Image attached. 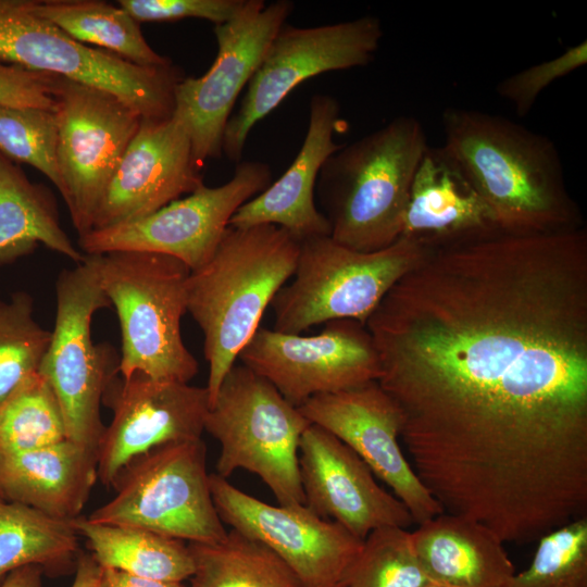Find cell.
Segmentation results:
<instances>
[{
	"label": "cell",
	"mask_w": 587,
	"mask_h": 587,
	"mask_svg": "<svg viewBox=\"0 0 587 587\" xmlns=\"http://www.w3.org/2000/svg\"><path fill=\"white\" fill-rule=\"evenodd\" d=\"M304 417L351 448L392 489L414 523L444 512L400 447V411L377 380L311 397L299 407Z\"/></svg>",
	"instance_id": "ac0fdd59"
},
{
	"label": "cell",
	"mask_w": 587,
	"mask_h": 587,
	"mask_svg": "<svg viewBox=\"0 0 587 587\" xmlns=\"http://www.w3.org/2000/svg\"><path fill=\"white\" fill-rule=\"evenodd\" d=\"M423 587H445V586L437 585V584H433V583H428V584L424 585Z\"/></svg>",
	"instance_id": "60d3db41"
},
{
	"label": "cell",
	"mask_w": 587,
	"mask_h": 587,
	"mask_svg": "<svg viewBox=\"0 0 587 587\" xmlns=\"http://www.w3.org/2000/svg\"><path fill=\"white\" fill-rule=\"evenodd\" d=\"M100 565L90 553L79 552L74 570L71 587H98Z\"/></svg>",
	"instance_id": "f35d334b"
},
{
	"label": "cell",
	"mask_w": 587,
	"mask_h": 587,
	"mask_svg": "<svg viewBox=\"0 0 587 587\" xmlns=\"http://www.w3.org/2000/svg\"><path fill=\"white\" fill-rule=\"evenodd\" d=\"M201 170L182 116L142 118L100 200L92 229L141 218L193 192L204 185Z\"/></svg>",
	"instance_id": "d6986e66"
},
{
	"label": "cell",
	"mask_w": 587,
	"mask_h": 587,
	"mask_svg": "<svg viewBox=\"0 0 587 587\" xmlns=\"http://www.w3.org/2000/svg\"><path fill=\"white\" fill-rule=\"evenodd\" d=\"M102 403L113 417L97 448V471L101 483L112 487L135 458L165 444L201 438L210 398L207 387L135 372L115 376Z\"/></svg>",
	"instance_id": "e0dca14e"
},
{
	"label": "cell",
	"mask_w": 587,
	"mask_h": 587,
	"mask_svg": "<svg viewBox=\"0 0 587 587\" xmlns=\"http://www.w3.org/2000/svg\"><path fill=\"white\" fill-rule=\"evenodd\" d=\"M34 299L25 291L0 301V402L27 376L38 371L51 330L34 316Z\"/></svg>",
	"instance_id": "4dcf8cb0"
},
{
	"label": "cell",
	"mask_w": 587,
	"mask_h": 587,
	"mask_svg": "<svg viewBox=\"0 0 587 587\" xmlns=\"http://www.w3.org/2000/svg\"><path fill=\"white\" fill-rule=\"evenodd\" d=\"M0 58L28 70L114 95L142 118H166L175 108L180 68L141 66L79 42L40 17L33 0H0Z\"/></svg>",
	"instance_id": "ba28073f"
},
{
	"label": "cell",
	"mask_w": 587,
	"mask_h": 587,
	"mask_svg": "<svg viewBox=\"0 0 587 587\" xmlns=\"http://www.w3.org/2000/svg\"><path fill=\"white\" fill-rule=\"evenodd\" d=\"M507 587H587V515L542 536L529 566Z\"/></svg>",
	"instance_id": "d6a6232c"
},
{
	"label": "cell",
	"mask_w": 587,
	"mask_h": 587,
	"mask_svg": "<svg viewBox=\"0 0 587 587\" xmlns=\"http://www.w3.org/2000/svg\"><path fill=\"white\" fill-rule=\"evenodd\" d=\"M384 36L373 15L315 27L285 23L273 38L224 132L222 154L241 161L247 138L298 85L332 71L366 66Z\"/></svg>",
	"instance_id": "8fae6325"
},
{
	"label": "cell",
	"mask_w": 587,
	"mask_h": 587,
	"mask_svg": "<svg viewBox=\"0 0 587 587\" xmlns=\"http://www.w3.org/2000/svg\"><path fill=\"white\" fill-rule=\"evenodd\" d=\"M210 489L222 522L271 548L302 587L348 586L363 540L345 527L305 504H268L216 473Z\"/></svg>",
	"instance_id": "2e32d148"
},
{
	"label": "cell",
	"mask_w": 587,
	"mask_h": 587,
	"mask_svg": "<svg viewBox=\"0 0 587 587\" xmlns=\"http://www.w3.org/2000/svg\"><path fill=\"white\" fill-rule=\"evenodd\" d=\"M341 123L338 100L326 93L314 95L305 137L295 160L276 182L235 212L229 226L271 224L300 242L330 236L329 222L315 204L314 190L324 162L342 146L334 141Z\"/></svg>",
	"instance_id": "44dd1931"
},
{
	"label": "cell",
	"mask_w": 587,
	"mask_h": 587,
	"mask_svg": "<svg viewBox=\"0 0 587 587\" xmlns=\"http://www.w3.org/2000/svg\"><path fill=\"white\" fill-rule=\"evenodd\" d=\"M428 147L420 120L400 115L335 151L315 186L330 237L359 251L380 250L399 239L411 184Z\"/></svg>",
	"instance_id": "277c9868"
},
{
	"label": "cell",
	"mask_w": 587,
	"mask_h": 587,
	"mask_svg": "<svg viewBox=\"0 0 587 587\" xmlns=\"http://www.w3.org/2000/svg\"><path fill=\"white\" fill-rule=\"evenodd\" d=\"M34 11L75 40L110 51L141 66L171 62L155 52L138 23L122 7L99 0L33 1Z\"/></svg>",
	"instance_id": "4316f807"
},
{
	"label": "cell",
	"mask_w": 587,
	"mask_h": 587,
	"mask_svg": "<svg viewBox=\"0 0 587 587\" xmlns=\"http://www.w3.org/2000/svg\"><path fill=\"white\" fill-rule=\"evenodd\" d=\"M97 451L70 439L0 453V497L51 517L79 516L98 479Z\"/></svg>",
	"instance_id": "603a6c76"
},
{
	"label": "cell",
	"mask_w": 587,
	"mask_h": 587,
	"mask_svg": "<svg viewBox=\"0 0 587 587\" xmlns=\"http://www.w3.org/2000/svg\"><path fill=\"white\" fill-rule=\"evenodd\" d=\"M51 76L60 193L83 236L92 229L100 200L142 116L112 93Z\"/></svg>",
	"instance_id": "7c38bea8"
},
{
	"label": "cell",
	"mask_w": 587,
	"mask_h": 587,
	"mask_svg": "<svg viewBox=\"0 0 587 587\" xmlns=\"http://www.w3.org/2000/svg\"><path fill=\"white\" fill-rule=\"evenodd\" d=\"M115 496L87 519L148 529L188 542H216L227 530L214 505L202 438L170 442L125 465Z\"/></svg>",
	"instance_id": "30bf717a"
},
{
	"label": "cell",
	"mask_w": 587,
	"mask_h": 587,
	"mask_svg": "<svg viewBox=\"0 0 587 587\" xmlns=\"http://www.w3.org/2000/svg\"><path fill=\"white\" fill-rule=\"evenodd\" d=\"M271 180L268 164L240 161L225 184L202 185L147 216L92 229L78 237V248L88 255L115 251L164 254L196 270L212 257L235 212L266 189Z\"/></svg>",
	"instance_id": "4fadbf2b"
},
{
	"label": "cell",
	"mask_w": 587,
	"mask_h": 587,
	"mask_svg": "<svg viewBox=\"0 0 587 587\" xmlns=\"http://www.w3.org/2000/svg\"><path fill=\"white\" fill-rule=\"evenodd\" d=\"M0 153L41 172L61 190L54 111L0 107Z\"/></svg>",
	"instance_id": "836d02e7"
},
{
	"label": "cell",
	"mask_w": 587,
	"mask_h": 587,
	"mask_svg": "<svg viewBox=\"0 0 587 587\" xmlns=\"http://www.w3.org/2000/svg\"><path fill=\"white\" fill-rule=\"evenodd\" d=\"M42 243L76 264L85 261L61 226L57 200L0 153V264L12 263Z\"/></svg>",
	"instance_id": "d4e9b609"
},
{
	"label": "cell",
	"mask_w": 587,
	"mask_h": 587,
	"mask_svg": "<svg viewBox=\"0 0 587 587\" xmlns=\"http://www.w3.org/2000/svg\"><path fill=\"white\" fill-rule=\"evenodd\" d=\"M71 523L86 539L90 554L102 567L172 583H183L193 575V560L184 540L139 527L97 523L82 516Z\"/></svg>",
	"instance_id": "484cf974"
},
{
	"label": "cell",
	"mask_w": 587,
	"mask_h": 587,
	"mask_svg": "<svg viewBox=\"0 0 587 587\" xmlns=\"http://www.w3.org/2000/svg\"><path fill=\"white\" fill-rule=\"evenodd\" d=\"M494 215L441 147H428L415 171L401 237L434 249L498 233Z\"/></svg>",
	"instance_id": "7402d4cb"
},
{
	"label": "cell",
	"mask_w": 587,
	"mask_h": 587,
	"mask_svg": "<svg viewBox=\"0 0 587 587\" xmlns=\"http://www.w3.org/2000/svg\"><path fill=\"white\" fill-rule=\"evenodd\" d=\"M98 587H186L183 583L139 577L120 570L100 566Z\"/></svg>",
	"instance_id": "74e56055"
},
{
	"label": "cell",
	"mask_w": 587,
	"mask_h": 587,
	"mask_svg": "<svg viewBox=\"0 0 587 587\" xmlns=\"http://www.w3.org/2000/svg\"><path fill=\"white\" fill-rule=\"evenodd\" d=\"M299 474L304 504L357 538L383 526L409 528L404 504L385 490L367 464L345 442L310 424L299 442Z\"/></svg>",
	"instance_id": "ffe728a7"
},
{
	"label": "cell",
	"mask_w": 587,
	"mask_h": 587,
	"mask_svg": "<svg viewBox=\"0 0 587 587\" xmlns=\"http://www.w3.org/2000/svg\"><path fill=\"white\" fill-rule=\"evenodd\" d=\"M238 359L297 408L316 395L351 389L380 375L369 330L349 319L329 321L312 336L259 327Z\"/></svg>",
	"instance_id": "9a60e30c"
},
{
	"label": "cell",
	"mask_w": 587,
	"mask_h": 587,
	"mask_svg": "<svg viewBox=\"0 0 587 587\" xmlns=\"http://www.w3.org/2000/svg\"><path fill=\"white\" fill-rule=\"evenodd\" d=\"M429 583L445 587H507L515 569L504 542L487 526L442 512L411 532Z\"/></svg>",
	"instance_id": "cb8c5ba5"
},
{
	"label": "cell",
	"mask_w": 587,
	"mask_h": 587,
	"mask_svg": "<svg viewBox=\"0 0 587 587\" xmlns=\"http://www.w3.org/2000/svg\"><path fill=\"white\" fill-rule=\"evenodd\" d=\"M0 107L54 111L52 76L0 58Z\"/></svg>",
	"instance_id": "8d00e7d4"
},
{
	"label": "cell",
	"mask_w": 587,
	"mask_h": 587,
	"mask_svg": "<svg viewBox=\"0 0 587 587\" xmlns=\"http://www.w3.org/2000/svg\"><path fill=\"white\" fill-rule=\"evenodd\" d=\"M2 502H4V501H3L2 498L0 497V503H2Z\"/></svg>",
	"instance_id": "b9f144b4"
},
{
	"label": "cell",
	"mask_w": 587,
	"mask_h": 587,
	"mask_svg": "<svg viewBox=\"0 0 587 587\" xmlns=\"http://www.w3.org/2000/svg\"><path fill=\"white\" fill-rule=\"evenodd\" d=\"M441 147L489 207L505 234H539L576 225L557 145L505 116L450 107Z\"/></svg>",
	"instance_id": "7a4b0ae2"
},
{
	"label": "cell",
	"mask_w": 587,
	"mask_h": 587,
	"mask_svg": "<svg viewBox=\"0 0 587 587\" xmlns=\"http://www.w3.org/2000/svg\"><path fill=\"white\" fill-rule=\"evenodd\" d=\"M365 327L411 427L587 430V234L433 249Z\"/></svg>",
	"instance_id": "6da1fadb"
},
{
	"label": "cell",
	"mask_w": 587,
	"mask_h": 587,
	"mask_svg": "<svg viewBox=\"0 0 587 587\" xmlns=\"http://www.w3.org/2000/svg\"><path fill=\"white\" fill-rule=\"evenodd\" d=\"M66 439L62 411L51 386L35 372L0 402V453H18Z\"/></svg>",
	"instance_id": "f546056e"
},
{
	"label": "cell",
	"mask_w": 587,
	"mask_h": 587,
	"mask_svg": "<svg viewBox=\"0 0 587 587\" xmlns=\"http://www.w3.org/2000/svg\"><path fill=\"white\" fill-rule=\"evenodd\" d=\"M117 3L138 23L196 17L220 25L234 18L246 0H120Z\"/></svg>",
	"instance_id": "d590c367"
},
{
	"label": "cell",
	"mask_w": 587,
	"mask_h": 587,
	"mask_svg": "<svg viewBox=\"0 0 587 587\" xmlns=\"http://www.w3.org/2000/svg\"><path fill=\"white\" fill-rule=\"evenodd\" d=\"M428 583L411 532L383 526L364 538L347 587H423Z\"/></svg>",
	"instance_id": "1f68e13d"
},
{
	"label": "cell",
	"mask_w": 587,
	"mask_h": 587,
	"mask_svg": "<svg viewBox=\"0 0 587 587\" xmlns=\"http://www.w3.org/2000/svg\"><path fill=\"white\" fill-rule=\"evenodd\" d=\"M45 570L39 565H26L12 572L0 587H42Z\"/></svg>",
	"instance_id": "ab89813d"
},
{
	"label": "cell",
	"mask_w": 587,
	"mask_h": 587,
	"mask_svg": "<svg viewBox=\"0 0 587 587\" xmlns=\"http://www.w3.org/2000/svg\"><path fill=\"white\" fill-rule=\"evenodd\" d=\"M294 2L246 0L230 21L215 25L217 53L200 77H185L175 89V108L190 134L193 157L202 167L222 155L225 127L234 105L261 64Z\"/></svg>",
	"instance_id": "5bb4252c"
},
{
	"label": "cell",
	"mask_w": 587,
	"mask_h": 587,
	"mask_svg": "<svg viewBox=\"0 0 587 587\" xmlns=\"http://www.w3.org/2000/svg\"><path fill=\"white\" fill-rule=\"evenodd\" d=\"M78 538L71 521L15 502L0 503V586L26 565L53 574L75 569Z\"/></svg>",
	"instance_id": "83f0119b"
},
{
	"label": "cell",
	"mask_w": 587,
	"mask_h": 587,
	"mask_svg": "<svg viewBox=\"0 0 587 587\" xmlns=\"http://www.w3.org/2000/svg\"><path fill=\"white\" fill-rule=\"evenodd\" d=\"M299 252L300 241L278 226H228L212 257L190 271L187 312L203 334L210 403L263 313L294 275Z\"/></svg>",
	"instance_id": "3957f363"
},
{
	"label": "cell",
	"mask_w": 587,
	"mask_h": 587,
	"mask_svg": "<svg viewBox=\"0 0 587 587\" xmlns=\"http://www.w3.org/2000/svg\"><path fill=\"white\" fill-rule=\"evenodd\" d=\"M587 64V41L567 48L550 60L514 73L497 85V92L523 117L533 109L539 95L553 82Z\"/></svg>",
	"instance_id": "e575fe53"
},
{
	"label": "cell",
	"mask_w": 587,
	"mask_h": 587,
	"mask_svg": "<svg viewBox=\"0 0 587 587\" xmlns=\"http://www.w3.org/2000/svg\"><path fill=\"white\" fill-rule=\"evenodd\" d=\"M195 571L190 587H302L266 545L234 528L216 542H188Z\"/></svg>",
	"instance_id": "f1b7e54d"
},
{
	"label": "cell",
	"mask_w": 587,
	"mask_h": 587,
	"mask_svg": "<svg viewBox=\"0 0 587 587\" xmlns=\"http://www.w3.org/2000/svg\"><path fill=\"white\" fill-rule=\"evenodd\" d=\"M433 250L400 237L376 251H359L320 236L300 242L294 280L271 305L274 330L301 334L321 323L355 320L365 325L386 294Z\"/></svg>",
	"instance_id": "8992f818"
},
{
	"label": "cell",
	"mask_w": 587,
	"mask_h": 587,
	"mask_svg": "<svg viewBox=\"0 0 587 587\" xmlns=\"http://www.w3.org/2000/svg\"><path fill=\"white\" fill-rule=\"evenodd\" d=\"M57 312L48 348L38 367L59 401L66 438L91 450L105 426L100 407L120 374V357L110 344H95L93 314L111 303L102 291L92 255L63 270L55 282Z\"/></svg>",
	"instance_id": "9c48e42d"
},
{
	"label": "cell",
	"mask_w": 587,
	"mask_h": 587,
	"mask_svg": "<svg viewBox=\"0 0 587 587\" xmlns=\"http://www.w3.org/2000/svg\"><path fill=\"white\" fill-rule=\"evenodd\" d=\"M92 258L99 285L121 326L120 375L141 372L160 380L189 383L199 364L180 332L188 266L173 257L139 251Z\"/></svg>",
	"instance_id": "5b68a950"
},
{
	"label": "cell",
	"mask_w": 587,
	"mask_h": 587,
	"mask_svg": "<svg viewBox=\"0 0 587 587\" xmlns=\"http://www.w3.org/2000/svg\"><path fill=\"white\" fill-rule=\"evenodd\" d=\"M311 423L265 378L234 365L210 403L204 430L220 444L216 474L258 475L280 505L304 504L299 442Z\"/></svg>",
	"instance_id": "52a82bcc"
}]
</instances>
